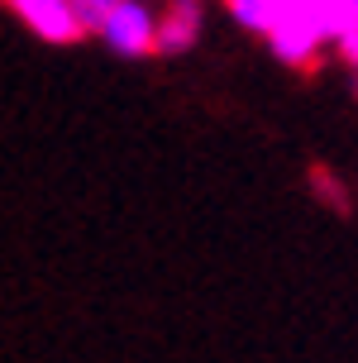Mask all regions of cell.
Returning a JSON list of instances; mask_svg holds the SVG:
<instances>
[{
	"mask_svg": "<svg viewBox=\"0 0 358 363\" xmlns=\"http://www.w3.org/2000/svg\"><path fill=\"white\" fill-rule=\"evenodd\" d=\"M272 29H268V43L272 53L291 62V67H306L315 48L325 38L340 34V24L330 15V0H272Z\"/></svg>",
	"mask_w": 358,
	"mask_h": 363,
	"instance_id": "cell-1",
	"label": "cell"
},
{
	"mask_svg": "<svg viewBox=\"0 0 358 363\" xmlns=\"http://www.w3.org/2000/svg\"><path fill=\"white\" fill-rule=\"evenodd\" d=\"M96 34H101V43H106L110 53H120V57H143V53H153L158 10H153L148 0H115L106 15H101Z\"/></svg>",
	"mask_w": 358,
	"mask_h": 363,
	"instance_id": "cell-2",
	"label": "cell"
},
{
	"mask_svg": "<svg viewBox=\"0 0 358 363\" xmlns=\"http://www.w3.org/2000/svg\"><path fill=\"white\" fill-rule=\"evenodd\" d=\"M15 5V15L34 29L38 38H48V43H72V38H82V19L72 15L67 0H10Z\"/></svg>",
	"mask_w": 358,
	"mask_h": 363,
	"instance_id": "cell-3",
	"label": "cell"
},
{
	"mask_svg": "<svg viewBox=\"0 0 358 363\" xmlns=\"http://www.w3.org/2000/svg\"><path fill=\"white\" fill-rule=\"evenodd\" d=\"M272 0H230V15L244 24V29H253V34H268L272 29Z\"/></svg>",
	"mask_w": 358,
	"mask_h": 363,
	"instance_id": "cell-4",
	"label": "cell"
},
{
	"mask_svg": "<svg viewBox=\"0 0 358 363\" xmlns=\"http://www.w3.org/2000/svg\"><path fill=\"white\" fill-rule=\"evenodd\" d=\"M67 5H72V15L82 19V29H96V24H101V15H106L115 0H67Z\"/></svg>",
	"mask_w": 358,
	"mask_h": 363,
	"instance_id": "cell-5",
	"label": "cell"
},
{
	"mask_svg": "<svg viewBox=\"0 0 358 363\" xmlns=\"http://www.w3.org/2000/svg\"><path fill=\"white\" fill-rule=\"evenodd\" d=\"M335 43H340L344 62H349V67H358V19H354V24H344L340 34H335Z\"/></svg>",
	"mask_w": 358,
	"mask_h": 363,
	"instance_id": "cell-6",
	"label": "cell"
},
{
	"mask_svg": "<svg viewBox=\"0 0 358 363\" xmlns=\"http://www.w3.org/2000/svg\"><path fill=\"white\" fill-rule=\"evenodd\" d=\"M330 15H335V24H354L358 19V0H330Z\"/></svg>",
	"mask_w": 358,
	"mask_h": 363,
	"instance_id": "cell-7",
	"label": "cell"
},
{
	"mask_svg": "<svg viewBox=\"0 0 358 363\" xmlns=\"http://www.w3.org/2000/svg\"><path fill=\"white\" fill-rule=\"evenodd\" d=\"M315 191H325V196L335 201L340 211H344V206H349V201H344V191H340V182H335V177H325V172H315Z\"/></svg>",
	"mask_w": 358,
	"mask_h": 363,
	"instance_id": "cell-8",
	"label": "cell"
}]
</instances>
